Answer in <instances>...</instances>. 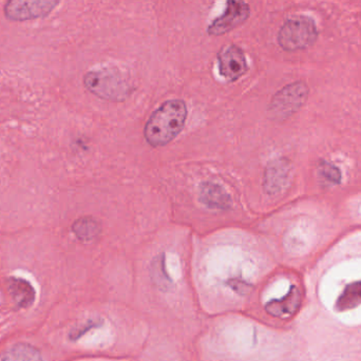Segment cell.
I'll return each mask as SVG.
<instances>
[{
    "instance_id": "obj_1",
    "label": "cell",
    "mask_w": 361,
    "mask_h": 361,
    "mask_svg": "<svg viewBox=\"0 0 361 361\" xmlns=\"http://www.w3.org/2000/svg\"><path fill=\"white\" fill-rule=\"evenodd\" d=\"M187 106L180 99L163 103L148 118L144 129L146 141L152 147H163L171 143L184 128Z\"/></svg>"
},
{
    "instance_id": "obj_2",
    "label": "cell",
    "mask_w": 361,
    "mask_h": 361,
    "mask_svg": "<svg viewBox=\"0 0 361 361\" xmlns=\"http://www.w3.org/2000/svg\"><path fill=\"white\" fill-rule=\"evenodd\" d=\"M82 82L89 92L110 102L126 101L135 90L128 76L116 67L91 70L85 74Z\"/></svg>"
},
{
    "instance_id": "obj_3",
    "label": "cell",
    "mask_w": 361,
    "mask_h": 361,
    "mask_svg": "<svg viewBox=\"0 0 361 361\" xmlns=\"http://www.w3.org/2000/svg\"><path fill=\"white\" fill-rule=\"evenodd\" d=\"M318 29L315 20L305 15L290 17L280 27L277 42L286 52L305 50L318 39Z\"/></svg>"
},
{
    "instance_id": "obj_4",
    "label": "cell",
    "mask_w": 361,
    "mask_h": 361,
    "mask_svg": "<svg viewBox=\"0 0 361 361\" xmlns=\"http://www.w3.org/2000/svg\"><path fill=\"white\" fill-rule=\"evenodd\" d=\"M61 4V0H6L4 15L11 23H25L46 18Z\"/></svg>"
},
{
    "instance_id": "obj_5",
    "label": "cell",
    "mask_w": 361,
    "mask_h": 361,
    "mask_svg": "<svg viewBox=\"0 0 361 361\" xmlns=\"http://www.w3.org/2000/svg\"><path fill=\"white\" fill-rule=\"evenodd\" d=\"M307 95L309 88L305 82H292L274 95L269 109L276 118L284 120L298 111L305 105Z\"/></svg>"
},
{
    "instance_id": "obj_6",
    "label": "cell",
    "mask_w": 361,
    "mask_h": 361,
    "mask_svg": "<svg viewBox=\"0 0 361 361\" xmlns=\"http://www.w3.org/2000/svg\"><path fill=\"white\" fill-rule=\"evenodd\" d=\"M250 16V6L245 0H226L224 12L208 25L210 36H223L246 23Z\"/></svg>"
},
{
    "instance_id": "obj_7",
    "label": "cell",
    "mask_w": 361,
    "mask_h": 361,
    "mask_svg": "<svg viewBox=\"0 0 361 361\" xmlns=\"http://www.w3.org/2000/svg\"><path fill=\"white\" fill-rule=\"evenodd\" d=\"M219 72L227 82H237L248 71L245 53L237 44H227L216 55Z\"/></svg>"
},
{
    "instance_id": "obj_8",
    "label": "cell",
    "mask_w": 361,
    "mask_h": 361,
    "mask_svg": "<svg viewBox=\"0 0 361 361\" xmlns=\"http://www.w3.org/2000/svg\"><path fill=\"white\" fill-rule=\"evenodd\" d=\"M302 302V296L297 286H292L288 290V294L282 298L273 299L265 305L264 310L269 315L276 318L293 317L299 311Z\"/></svg>"
},
{
    "instance_id": "obj_9",
    "label": "cell",
    "mask_w": 361,
    "mask_h": 361,
    "mask_svg": "<svg viewBox=\"0 0 361 361\" xmlns=\"http://www.w3.org/2000/svg\"><path fill=\"white\" fill-rule=\"evenodd\" d=\"M290 177V164L286 160L269 163L264 173V189L269 195H275L286 187Z\"/></svg>"
},
{
    "instance_id": "obj_10",
    "label": "cell",
    "mask_w": 361,
    "mask_h": 361,
    "mask_svg": "<svg viewBox=\"0 0 361 361\" xmlns=\"http://www.w3.org/2000/svg\"><path fill=\"white\" fill-rule=\"evenodd\" d=\"M200 201L207 207L226 209L231 207V200L228 193L214 183L206 182L200 186Z\"/></svg>"
},
{
    "instance_id": "obj_11",
    "label": "cell",
    "mask_w": 361,
    "mask_h": 361,
    "mask_svg": "<svg viewBox=\"0 0 361 361\" xmlns=\"http://www.w3.org/2000/svg\"><path fill=\"white\" fill-rule=\"evenodd\" d=\"M8 290L15 305L20 309H27L35 301V290L27 280L16 277L10 278L8 280Z\"/></svg>"
},
{
    "instance_id": "obj_12",
    "label": "cell",
    "mask_w": 361,
    "mask_h": 361,
    "mask_svg": "<svg viewBox=\"0 0 361 361\" xmlns=\"http://www.w3.org/2000/svg\"><path fill=\"white\" fill-rule=\"evenodd\" d=\"M361 305V280L345 286L335 303L337 312L351 311Z\"/></svg>"
},
{
    "instance_id": "obj_13",
    "label": "cell",
    "mask_w": 361,
    "mask_h": 361,
    "mask_svg": "<svg viewBox=\"0 0 361 361\" xmlns=\"http://www.w3.org/2000/svg\"><path fill=\"white\" fill-rule=\"evenodd\" d=\"M72 231L78 239L88 242L99 237L102 227L99 221L95 220L92 216H82L74 222L72 225Z\"/></svg>"
},
{
    "instance_id": "obj_14",
    "label": "cell",
    "mask_w": 361,
    "mask_h": 361,
    "mask_svg": "<svg viewBox=\"0 0 361 361\" xmlns=\"http://www.w3.org/2000/svg\"><path fill=\"white\" fill-rule=\"evenodd\" d=\"M1 361H42V354L33 345L17 343L8 350Z\"/></svg>"
},
{
    "instance_id": "obj_15",
    "label": "cell",
    "mask_w": 361,
    "mask_h": 361,
    "mask_svg": "<svg viewBox=\"0 0 361 361\" xmlns=\"http://www.w3.org/2000/svg\"><path fill=\"white\" fill-rule=\"evenodd\" d=\"M319 171L324 180L332 184H339L341 180V173L334 165L328 162H322L319 165Z\"/></svg>"
},
{
    "instance_id": "obj_16",
    "label": "cell",
    "mask_w": 361,
    "mask_h": 361,
    "mask_svg": "<svg viewBox=\"0 0 361 361\" xmlns=\"http://www.w3.org/2000/svg\"><path fill=\"white\" fill-rule=\"evenodd\" d=\"M103 324V322H99V320L91 319L89 320L86 324L82 326H78V328L74 329L71 333H70L69 337L72 341H78L82 338L85 334L89 332V331L93 330V329L99 328Z\"/></svg>"
},
{
    "instance_id": "obj_17",
    "label": "cell",
    "mask_w": 361,
    "mask_h": 361,
    "mask_svg": "<svg viewBox=\"0 0 361 361\" xmlns=\"http://www.w3.org/2000/svg\"><path fill=\"white\" fill-rule=\"evenodd\" d=\"M154 276H156V282L163 288H169L171 286V279L167 276L166 271H165V263L163 257H161L158 261H157L156 267H154Z\"/></svg>"
},
{
    "instance_id": "obj_18",
    "label": "cell",
    "mask_w": 361,
    "mask_h": 361,
    "mask_svg": "<svg viewBox=\"0 0 361 361\" xmlns=\"http://www.w3.org/2000/svg\"><path fill=\"white\" fill-rule=\"evenodd\" d=\"M231 286L240 294H247L250 292V286L244 281H231Z\"/></svg>"
}]
</instances>
